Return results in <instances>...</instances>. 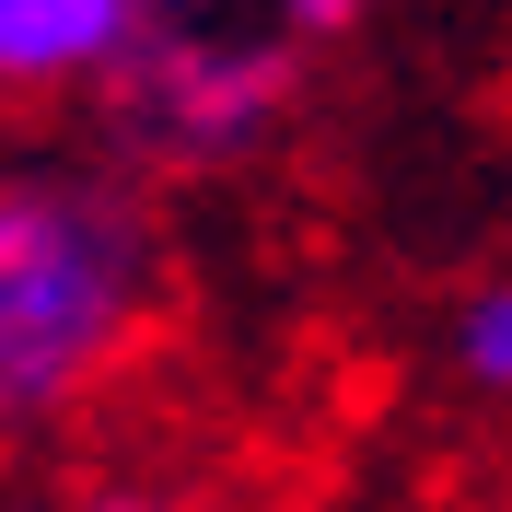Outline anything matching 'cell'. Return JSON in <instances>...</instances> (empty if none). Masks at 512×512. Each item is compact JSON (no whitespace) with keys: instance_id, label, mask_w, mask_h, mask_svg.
<instances>
[{"instance_id":"1","label":"cell","mask_w":512,"mask_h":512,"mask_svg":"<svg viewBox=\"0 0 512 512\" xmlns=\"http://www.w3.org/2000/svg\"><path fill=\"white\" fill-rule=\"evenodd\" d=\"M163 315V245L94 175H0V443L70 419Z\"/></svg>"},{"instance_id":"2","label":"cell","mask_w":512,"mask_h":512,"mask_svg":"<svg viewBox=\"0 0 512 512\" xmlns=\"http://www.w3.org/2000/svg\"><path fill=\"white\" fill-rule=\"evenodd\" d=\"M291 82H303V35L268 24L256 0H152L140 47L105 70V117L140 163L210 175L291 117Z\"/></svg>"},{"instance_id":"3","label":"cell","mask_w":512,"mask_h":512,"mask_svg":"<svg viewBox=\"0 0 512 512\" xmlns=\"http://www.w3.org/2000/svg\"><path fill=\"white\" fill-rule=\"evenodd\" d=\"M152 0H0V105L105 94V70L140 47Z\"/></svg>"},{"instance_id":"4","label":"cell","mask_w":512,"mask_h":512,"mask_svg":"<svg viewBox=\"0 0 512 512\" xmlns=\"http://www.w3.org/2000/svg\"><path fill=\"white\" fill-rule=\"evenodd\" d=\"M454 384L512 408V268H501V280H478L466 303H454Z\"/></svg>"},{"instance_id":"5","label":"cell","mask_w":512,"mask_h":512,"mask_svg":"<svg viewBox=\"0 0 512 512\" xmlns=\"http://www.w3.org/2000/svg\"><path fill=\"white\" fill-rule=\"evenodd\" d=\"M256 12H268V24H291L303 47H326V35H350V24H361V0H256Z\"/></svg>"},{"instance_id":"6","label":"cell","mask_w":512,"mask_h":512,"mask_svg":"<svg viewBox=\"0 0 512 512\" xmlns=\"http://www.w3.org/2000/svg\"><path fill=\"white\" fill-rule=\"evenodd\" d=\"M70 512H175V501H163V489H140V478H105V489H82Z\"/></svg>"}]
</instances>
